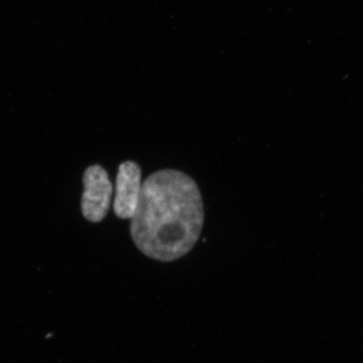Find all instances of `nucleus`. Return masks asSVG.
I'll use <instances>...</instances> for the list:
<instances>
[{"instance_id":"obj_2","label":"nucleus","mask_w":363,"mask_h":363,"mask_svg":"<svg viewBox=\"0 0 363 363\" xmlns=\"http://www.w3.org/2000/svg\"><path fill=\"white\" fill-rule=\"evenodd\" d=\"M83 183L82 213L86 220L99 223L106 218L110 210L113 184L107 171L97 164L90 166L85 170Z\"/></svg>"},{"instance_id":"obj_3","label":"nucleus","mask_w":363,"mask_h":363,"mask_svg":"<svg viewBox=\"0 0 363 363\" xmlns=\"http://www.w3.org/2000/svg\"><path fill=\"white\" fill-rule=\"evenodd\" d=\"M142 169L134 161L122 162L118 169L113 212L120 219H131L142 193Z\"/></svg>"},{"instance_id":"obj_1","label":"nucleus","mask_w":363,"mask_h":363,"mask_svg":"<svg viewBox=\"0 0 363 363\" xmlns=\"http://www.w3.org/2000/svg\"><path fill=\"white\" fill-rule=\"evenodd\" d=\"M203 221V198L196 182L184 172L162 169L143 182L130 233L145 256L172 262L192 251Z\"/></svg>"}]
</instances>
